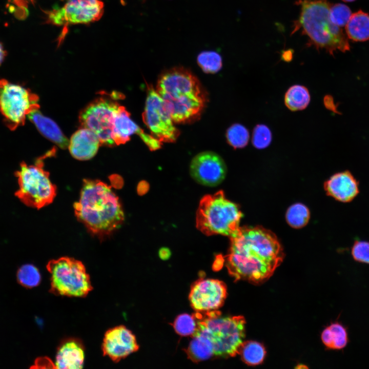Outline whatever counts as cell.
I'll return each mask as SVG.
<instances>
[{
    "label": "cell",
    "instance_id": "obj_1",
    "mask_svg": "<svg viewBox=\"0 0 369 369\" xmlns=\"http://www.w3.org/2000/svg\"><path fill=\"white\" fill-rule=\"evenodd\" d=\"M230 238L226 266L235 280L262 283L283 259V250L275 235L261 227H240Z\"/></svg>",
    "mask_w": 369,
    "mask_h": 369
},
{
    "label": "cell",
    "instance_id": "obj_2",
    "mask_svg": "<svg viewBox=\"0 0 369 369\" xmlns=\"http://www.w3.org/2000/svg\"><path fill=\"white\" fill-rule=\"evenodd\" d=\"M74 209L78 220L91 233L100 237L119 228L124 220L118 196L110 186L99 180H84Z\"/></svg>",
    "mask_w": 369,
    "mask_h": 369
},
{
    "label": "cell",
    "instance_id": "obj_3",
    "mask_svg": "<svg viewBox=\"0 0 369 369\" xmlns=\"http://www.w3.org/2000/svg\"><path fill=\"white\" fill-rule=\"evenodd\" d=\"M300 12L293 25L292 34L301 30L309 38V45L324 49L331 55L337 50L344 52L350 49L348 38L342 29L330 17L332 5L327 0H297Z\"/></svg>",
    "mask_w": 369,
    "mask_h": 369
},
{
    "label": "cell",
    "instance_id": "obj_4",
    "mask_svg": "<svg viewBox=\"0 0 369 369\" xmlns=\"http://www.w3.org/2000/svg\"><path fill=\"white\" fill-rule=\"evenodd\" d=\"M196 332L211 341L216 357H234L239 351L245 337V321L243 316H222L217 310L196 312Z\"/></svg>",
    "mask_w": 369,
    "mask_h": 369
},
{
    "label": "cell",
    "instance_id": "obj_5",
    "mask_svg": "<svg viewBox=\"0 0 369 369\" xmlns=\"http://www.w3.org/2000/svg\"><path fill=\"white\" fill-rule=\"evenodd\" d=\"M242 213L222 191L203 197L196 213V227L203 234L231 237L239 230Z\"/></svg>",
    "mask_w": 369,
    "mask_h": 369
},
{
    "label": "cell",
    "instance_id": "obj_6",
    "mask_svg": "<svg viewBox=\"0 0 369 369\" xmlns=\"http://www.w3.org/2000/svg\"><path fill=\"white\" fill-rule=\"evenodd\" d=\"M54 152H48L34 165L22 162L15 173L19 187L15 195L29 207L39 209L51 203L56 196V186L51 181L49 173L43 168V160Z\"/></svg>",
    "mask_w": 369,
    "mask_h": 369
},
{
    "label": "cell",
    "instance_id": "obj_7",
    "mask_svg": "<svg viewBox=\"0 0 369 369\" xmlns=\"http://www.w3.org/2000/svg\"><path fill=\"white\" fill-rule=\"evenodd\" d=\"M50 292L56 295L84 297L93 289L89 275L83 263L74 258L63 257L49 261Z\"/></svg>",
    "mask_w": 369,
    "mask_h": 369
},
{
    "label": "cell",
    "instance_id": "obj_8",
    "mask_svg": "<svg viewBox=\"0 0 369 369\" xmlns=\"http://www.w3.org/2000/svg\"><path fill=\"white\" fill-rule=\"evenodd\" d=\"M37 96L22 86L0 80V112L11 130L23 125L32 111L39 109Z\"/></svg>",
    "mask_w": 369,
    "mask_h": 369
},
{
    "label": "cell",
    "instance_id": "obj_9",
    "mask_svg": "<svg viewBox=\"0 0 369 369\" xmlns=\"http://www.w3.org/2000/svg\"><path fill=\"white\" fill-rule=\"evenodd\" d=\"M155 90L166 101L206 95L197 78L190 71L181 67L173 68L162 73Z\"/></svg>",
    "mask_w": 369,
    "mask_h": 369
},
{
    "label": "cell",
    "instance_id": "obj_10",
    "mask_svg": "<svg viewBox=\"0 0 369 369\" xmlns=\"http://www.w3.org/2000/svg\"><path fill=\"white\" fill-rule=\"evenodd\" d=\"M142 119L151 135L161 143L175 142L180 134L165 101L152 86L148 89Z\"/></svg>",
    "mask_w": 369,
    "mask_h": 369
},
{
    "label": "cell",
    "instance_id": "obj_11",
    "mask_svg": "<svg viewBox=\"0 0 369 369\" xmlns=\"http://www.w3.org/2000/svg\"><path fill=\"white\" fill-rule=\"evenodd\" d=\"M119 106L115 97H99L81 111L79 122L82 127L90 129L97 135L101 145H115L112 127L114 115Z\"/></svg>",
    "mask_w": 369,
    "mask_h": 369
},
{
    "label": "cell",
    "instance_id": "obj_12",
    "mask_svg": "<svg viewBox=\"0 0 369 369\" xmlns=\"http://www.w3.org/2000/svg\"><path fill=\"white\" fill-rule=\"evenodd\" d=\"M102 0H67L64 6L50 12L54 24H88L98 20L104 13Z\"/></svg>",
    "mask_w": 369,
    "mask_h": 369
},
{
    "label": "cell",
    "instance_id": "obj_13",
    "mask_svg": "<svg viewBox=\"0 0 369 369\" xmlns=\"http://www.w3.org/2000/svg\"><path fill=\"white\" fill-rule=\"evenodd\" d=\"M227 295V286L222 281L200 278L191 286L189 298L192 308L196 312H206L220 308Z\"/></svg>",
    "mask_w": 369,
    "mask_h": 369
},
{
    "label": "cell",
    "instance_id": "obj_14",
    "mask_svg": "<svg viewBox=\"0 0 369 369\" xmlns=\"http://www.w3.org/2000/svg\"><path fill=\"white\" fill-rule=\"evenodd\" d=\"M189 171L191 176L198 183L215 187L224 180L227 171L224 160L218 154L204 151L193 158Z\"/></svg>",
    "mask_w": 369,
    "mask_h": 369
},
{
    "label": "cell",
    "instance_id": "obj_15",
    "mask_svg": "<svg viewBox=\"0 0 369 369\" xmlns=\"http://www.w3.org/2000/svg\"><path fill=\"white\" fill-rule=\"evenodd\" d=\"M138 348L135 335L124 325L110 329L105 334L102 344L103 355L115 362L136 352Z\"/></svg>",
    "mask_w": 369,
    "mask_h": 369
},
{
    "label": "cell",
    "instance_id": "obj_16",
    "mask_svg": "<svg viewBox=\"0 0 369 369\" xmlns=\"http://www.w3.org/2000/svg\"><path fill=\"white\" fill-rule=\"evenodd\" d=\"M136 134L152 151L161 147V143L151 135H148L130 118L125 108L119 106L113 119L112 136L116 145L124 144L130 140L131 135Z\"/></svg>",
    "mask_w": 369,
    "mask_h": 369
},
{
    "label": "cell",
    "instance_id": "obj_17",
    "mask_svg": "<svg viewBox=\"0 0 369 369\" xmlns=\"http://www.w3.org/2000/svg\"><path fill=\"white\" fill-rule=\"evenodd\" d=\"M329 196L342 202L352 201L359 194V182L348 171L337 173L324 182Z\"/></svg>",
    "mask_w": 369,
    "mask_h": 369
},
{
    "label": "cell",
    "instance_id": "obj_18",
    "mask_svg": "<svg viewBox=\"0 0 369 369\" xmlns=\"http://www.w3.org/2000/svg\"><path fill=\"white\" fill-rule=\"evenodd\" d=\"M100 145L98 137L93 131L82 127L72 135L68 148L74 158L86 160L95 155Z\"/></svg>",
    "mask_w": 369,
    "mask_h": 369
},
{
    "label": "cell",
    "instance_id": "obj_19",
    "mask_svg": "<svg viewBox=\"0 0 369 369\" xmlns=\"http://www.w3.org/2000/svg\"><path fill=\"white\" fill-rule=\"evenodd\" d=\"M84 359L85 349L81 341L68 338L57 348L55 366L60 369H80L83 367Z\"/></svg>",
    "mask_w": 369,
    "mask_h": 369
},
{
    "label": "cell",
    "instance_id": "obj_20",
    "mask_svg": "<svg viewBox=\"0 0 369 369\" xmlns=\"http://www.w3.org/2000/svg\"><path fill=\"white\" fill-rule=\"evenodd\" d=\"M28 117L41 134L47 138L61 149L68 148L69 140L57 125L51 119L45 116L38 109L30 112Z\"/></svg>",
    "mask_w": 369,
    "mask_h": 369
},
{
    "label": "cell",
    "instance_id": "obj_21",
    "mask_svg": "<svg viewBox=\"0 0 369 369\" xmlns=\"http://www.w3.org/2000/svg\"><path fill=\"white\" fill-rule=\"evenodd\" d=\"M192 336V339L185 350L189 359L197 363L214 356L213 344L208 338L197 332Z\"/></svg>",
    "mask_w": 369,
    "mask_h": 369
},
{
    "label": "cell",
    "instance_id": "obj_22",
    "mask_svg": "<svg viewBox=\"0 0 369 369\" xmlns=\"http://www.w3.org/2000/svg\"><path fill=\"white\" fill-rule=\"evenodd\" d=\"M345 27L348 38L355 42L369 39V15L362 10L352 14Z\"/></svg>",
    "mask_w": 369,
    "mask_h": 369
},
{
    "label": "cell",
    "instance_id": "obj_23",
    "mask_svg": "<svg viewBox=\"0 0 369 369\" xmlns=\"http://www.w3.org/2000/svg\"><path fill=\"white\" fill-rule=\"evenodd\" d=\"M321 340L329 348L341 350L348 343V335L346 329L340 323H332L321 334Z\"/></svg>",
    "mask_w": 369,
    "mask_h": 369
},
{
    "label": "cell",
    "instance_id": "obj_24",
    "mask_svg": "<svg viewBox=\"0 0 369 369\" xmlns=\"http://www.w3.org/2000/svg\"><path fill=\"white\" fill-rule=\"evenodd\" d=\"M310 99L308 89L303 86L296 85L291 87L286 92L284 103L289 110L297 111L306 108Z\"/></svg>",
    "mask_w": 369,
    "mask_h": 369
},
{
    "label": "cell",
    "instance_id": "obj_25",
    "mask_svg": "<svg viewBox=\"0 0 369 369\" xmlns=\"http://www.w3.org/2000/svg\"><path fill=\"white\" fill-rule=\"evenodd\" d=\"M242 361L249 365L261 364L265 356L266 351L261 343L254 341H244L239 353Z\"/></svg>",
    "mask_w": 369,
    "mask_h": 369
},
{
    "label": "cell",
    "instance_id": "obj_26",
    "mask_svg": "<svg viewBox=\"0 0 369 369\" xmlns=\"http://www.w3.org/2000/svg\"><path fill=\"white\" fill-rule=\"evenodd\" d=\"M310 217L309 209L301 203H296L291 206L285 215L288 224L296 229L304 227L308 223Z\"/></svg>",
    "mask_w": 369,
    "mask_h": 369
},
{
    "label": "cell",
    "instance_id": "obj_27",
    "mask_svg": "<svg viewBox=\"0 0 369 369\" xmlns=\"http://www.w3.org/2000/svg\"><path fill=\"white\" fill-rule=\"evenodd\" d=\"M16 277L18 283L27 288L36 287L41 281V275L38 269L31 264L21 266L17 270Z\"/></svg>",
    "mask_w": 369,
    "mask_h": 369
},
{
    "label": "cell",
    "instance_id": "obj_28",
    "mask_svg": "<svg viewBox=\"0 0 369 369\" xmlns=\"http://www.w3.org/2000/svg\"><path fill=\"white\" fill-rule=\"evenodd\" d=\"M226 138L229 144L234 148H243L248 144L250 134L244 126L234 124L227 130Z\"/></svg>",
    "mask_w": 369,
    "mask_h": 369
},
{
    "label": "cell",
    "instance_id": "obj_29",
    "mask_svg": "<svg viewBox=\"0 0 369 369\" xmlns=\"http://www.w3.org/2000/svg\"><path fill=\"white\" fill-rule=\"evenodd\" d=\"M173 326L175 332L181 336H192L198 328L197 320L194 314H180L176 318Z\"/></svg>",
    "mask_w": 369,
    "mask_h": 369
},
{
    "label": "cell",
    "instance_id": "obj_30",
    "mask_svg": "<svg viewBox=\"0 0 369 369\" xmlns=\"http://www.w3.org/2000/svg\"><path fill=\"white\" fill-rule=\"evenodd\" d=\"M197 63L201 69L207 73H215L222 67L220 55L214 51H204L197 57Z\"/></svg>",
    "mask_w": 369,
    "mask_h": 369
},
{
    "label": "cell",
    "instance_id": "obj_31",
    "mask_svg": "<svg viewBox=\"0 0 369 369\" xmlns=\"http://www.w3.org/2000/svg\"><path fill=\"white\" fill-rule=\"evenodd\" d=\"M272 133L269 128L262 124L257 125L254 128L252 142L253 146L258 149L268 147L272 141Z\"/></svg>",
    "mask_w": 369,
    "mask_h": 369
},
{
    "label": "cell",
    "instance_id": "obj_32",
    "mask_svg": "<svg viewBox=\"0 0 369 369\" xmlns=\"http://www.w3.org/2000/svg\"><path fill=\"white\" fill-rule=\"evenodd\" d=\"M352 14L348 7L343 4L338 3L332 5L330 11V17L333 23L341 27L345 26Z\"/></svg>",
    "mask_w": 369,
    "mask_h": 369
},
{
    "label": "cell",
    "instance_id": "obj_33",
    "mask_svg": "<svg viewBox=\"0 0 369 369\" xmlns=\"http://www.w3.org/2000/svg\"><path fill=\"white\" fill-rule=\"evenodd\" d=\"M351 254L356 261L369 264V242L355 241L352 248Z\"/></svg>",
    "mask_w": 369,
    "mask_h": 369
},
{
    "label": "cell",
    "instance_id": "obj_34",
    "mask_svg": "<svg viewBox=\"0 0 369 369\" xmlns=\"http://www.w3.org/2000/svg\"><path fill=\"white\" fill-rule=\"evenodd\" d=\"M171 253L167 248H162L159 251V256L161 259H166L169 257Z\"/></svg>",
    "mask_w": 369,
    "mask_h": 369
},
{
    "label": "cell",
    "instance_id": "obj_35",
    "mask_svg": "<svg viewBox=\"0 0 369 369\" xmlns=\"http://www.w3.org/2000/svg\"><path fill=\"white\" fill-rule=\"evenodd\" d=\"M7 54V51L5 49L3 45L0 42V66L4 61Z\"/></svg>",
    "mask_w": 369,
    "mask_h": 369
},
{
    "label": "cell",
    "instance_id": "obj_36",
    "mask_svg": "<svg viewBox=\"0 0 369 369\" xmlns=\"http://www.w3.org/2000/svg\"><path fill=\"white\" fill-rule=\"evenodd\" d=\"M282 57H283V59L285 61H290L291 60L292 56L291 52H286L282 55Z\"/></svg>",
    "mask_w": 369,
    "mask_h": 369
},
{
    "label": "cell",
    "instance_id": "obj_37",
    "mask_svg": "<svg viewBox=\"0 0 369 369\" xmlns=\"http://www.w3.org/2000/svg\"><path fill=\"white\" fill-rule=\"evenodd\" d=\"M342 1L346 2H351L354 1L355 0H342Z\"/></svg>",
    "mask_w": 369,
    "mask_h": 369
}]
</instances>
